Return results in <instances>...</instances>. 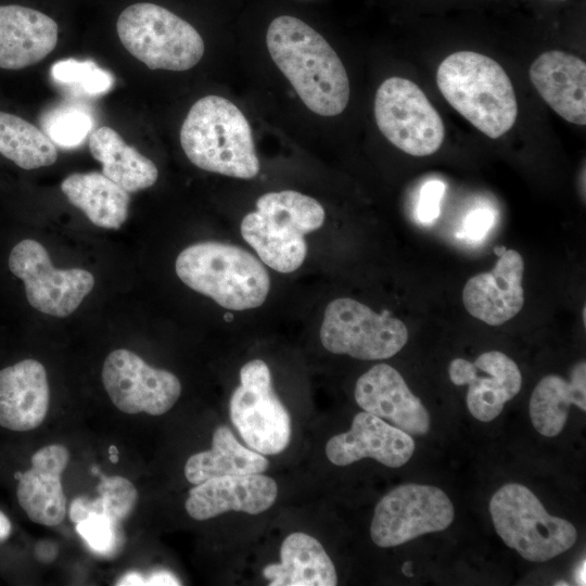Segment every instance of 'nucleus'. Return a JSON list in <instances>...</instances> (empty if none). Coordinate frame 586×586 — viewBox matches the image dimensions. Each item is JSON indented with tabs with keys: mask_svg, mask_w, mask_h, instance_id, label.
I'll return each mask as SVG.
<instances>
[{
	"mask_svg": "<svg viewBox=\"0 0 586 586\" xmlns=\"http://www.w3.org/2000/svg\"><path fill=\"white\" fill-rule=\"evenodd\" d=\"M266 44L307 109L327 117L346 109L351 92L347 72L317 30L297 17L281 15L270 23Z\"/></svg>",
	"mask_w": 586,
	"mask_h": 586,
	"instance_id": "obj_1",
	"label": "nucleus"
},
{
	"mask_svg": "<svg viewBox=\"0 0 586 586\" xmlns=\"http://www.w3.org/2000/svg\"><path fill=\"white\" fill-rule=\"evenodd\" d=\"M436 84L446 101L476 129L492 139L507 133L518 117L512 82L492 58L458 51L436 72Z\"/></svg>",
	"mask_w": 586,
	"mask_h": 586,
	"instance_id": "obj_2",
	"label": "nucleus"
},
{
	"mask_svg": "<svg viewBox=\"0 0 586 586\" xmlns=\"http://www.w3.org/2000/svg\"><path fill=\"white\" fill-rule=\"evenodd\" d=\"M180 144L189 161L206 171L240 179L259 173L250 123L226 98L211 94L191 106L180 129Z\"/></svg>",
	"mask_w": 586,
	"mask_h": 586,
	"instance_id": "obj_3",
	"label": "nucleus"
},
{
	"mask_svg": "<svg viewBox=\"0 0 586 586\" xmlns=\"http://www.w3.org/2000/svg\"><path fill=\"white\" fill-rule=\"evenodd\" d=\"M175 268L184 284L230 310L260 306L270 289L263 264L244 249L228 243L192 244L178 255Z\"/></svg>",
	"mask_w": 586,
	"mask_h": 586,
	"instance_id": "obj_4",
	"label": "nucleus"
},
{
	"mask_svg": "<svg viewBox=\"0 0 586 586\" xmlns=\"http://www.w3.org/2000/svg\"><path fill=\"white\" fill-rule=\"evenodd\" d=\"M326 218L322 205L294 190L268 192L256 201V211L241 222L243 239L270 268L288 273L305 260L304 235L319 229Z\"/></svg>",
	"mask_w": 586,
	"mask_h": 586,
	"instance_id": "obj_5",
	"label": "nucleus"
},
{
	"mask_svg": "<svg viewBox=\"0 0 586 586\" xmlns=\"http://www.w3.org/2000/svg\"><path fill=\"white\" fill-rule=\"evenodd\" d=\"M116 29L124 48L150 69L183 72L204 54L199 31L171 11L149 2L127 7Z\"/></svg>",
	"mask_w": 586,
	"mask_h": 586,
	"instance_id": "obj_6",
	"label": "nucleus"
},
{
	"mask_svg": "<svg viewBox=\"0 0 586 586\" xmlns=\"http://www.w3.org/2000/svg\"><path fill=\"white\" fill-rule=\"evenodd\" d=\"M489 513L504 543L531 562H545L569 550L576 542L574 525L550 515L524 485L501 486L489 501Z\"/></svg>",
	"mask_w": 586,
	"mask_h": 586,
	"instance_id": "obj_7",
	"label": "nucleus"
},
{
	"mask_svg": "<svg viewBox=\"0 0 586 586\" xmlns=\"http://www.w3.org/2000/svg\"><path fill=\"white\" fill-rule=\"evenodd\" d=\"M319 335L327 351L362 360L390 358L408 341L407 327L400 319L388 311L377 314L348 297L328 304Z\"/></svg>",
	"mask_w": 586,
	"mask_h": 586,
	"instance_id": "obj_8",
	"label": "nucleus"
},
{
	"mask_svg": "<svg viewBox=\"0 0 586 586\" xmlns=\"http://www.w3.org/2000/svg\"><path fill=\"white\" fill-rule=\"evenodd\" d=\"M379 130L396 148L412 156H428L442 145L445 128L438 112L411 80L385 79L374 97Z\"/></svg>",
	"mask_w": 586,
	"mask_h": 586,
	"instance_id": "obj_9",
	"label": "nucleus"
},
{
	"mask_svg": "<svg viewBox=\"0 0 586 586\" xmlns=\"http://www.w3.org/2000/svg\"><path fill=\"white\" fill-rule=\"evenodd\" d=\"M230 419L243 441L263 455L283 451L291 438L290 415L276 395L267 364L246 362L240 370V385L231 395Z\"/></svg>",
	"mask_w": 586,
	"mask_h": 586,
	"instance_id": "obj_10",
	"label": "nucleus"
},
{
	"mask_svg": "<svg viewBox=\"0 0 586 586\" xmlns=\"http://www.w3.org/2000/svg\"><path fill=\"white\" fill-rule=\"evenodd\" d=\"M453 520L454 506L441 488L405 484L378 502L370 536L379 547H395L426 533L441 532Z\"/></svg>",
	"mask_w": 586,
	"mask_h": 586,
	"instance_id": "obj_11",
	"label": "nucleus"
},
{
	"mask_svg": "<svg viewBox=\"0 0 586 586\" xmlns=\"http://www.w3.org/2000/svg\"><path fill=\"white\" fill-rule=\"evenodd\" d=\"M9 268L24 282L29 305L54 317L71 315L94 285L92 273L85 269H55L47 250L31 239L12 249Z\"/></svg>",
	"mask_w": 586,
	"mask_h": 586,
	"instance_id": "obj_12",
	"label": "nucleus"
},
{
	"mask_svg": "<svg viewBox=\"0 0 586 586\" xmlns=\"http://www.w3.org/2000/svg\"><path fill=\"white\" fill-rule=\"evenodd\" d=\"M101 377L114 406L128 415L161 416L173 408L181 394L180 381L174 373L153 368L124 348L106 356Z\"/></svg>",
	"mask_w": 586,
	"mask_h": 586,
	"instance_id": "obj_13",
	"label": "nucleus"
},
{
	"mask_svg": "<svg viewBox=\"0 0 586 586\" xmlns=\"http://www.w3.org/2000/svg\"><path fill=\"white\" fill-rule=\"evenodd\" d=\"M448 373L454 384L469 386L468 409L482 422L494 420L522 384L518 365L499 351L483 353L473 362L456 358L449 364Z\"/></svg>",
	"mask_w": 586,
	"mask_h": 586,
	"instance_id": "obj_14",
	"label": "nucleus"
},
{
	"mask_svg": "<svg viewBox=\"0 0 586 586\" xmlns=\"http://www.w3.org/2000/svg\"><path fill=\"white\" fill-rule=\"evenodd\" d=\"M356 403L409 435L430 430V415L409 390L400 373L386 364H378L359 377L355 385Z\"/></svg>",
	"mask_w": 586,
	"mask_h": 586,
	"instance_id": "obj_15",
	"label": "nucleus"
},
{
	"mask_svg": "<svg viewBox=\"0 0 586 586\" xmlns=\"http://www.w3.org/2000/svg\"><path fill=\"white\" fill-rule=\"evenodd\" d=\"M416 449L413 438L400 429L367 411L358 412L351 429L331 437L326 455L335 466L344 467L362 458H372L390 468H399Z\"/></svg>",
	"mask_w": 586,
	"mask_h": 586,
	"instance_id": "obj_16",
	"label": "nucleus"
},
{
	"mask_svg": "<svg viewBox=\"0 0 586 586\" xmlns=\"http://www.w3.org/2000/svg\"><path fill=\"white\" fill-rule=\"evenodd\" d=\"M524 260L515 250L505 251L488 272L466 283L462 301L468 313L489 324L500 326L515 317L524 305Z\"/></svg>",
	"mask_w": 586,
	"mask_h": 586,
	"instance_id": "obj_17",
	"label": "nucleus"
},
{
	"mask_svg": "<svg viewBox=\"0 0 586 586\" xmlns=\"http://www.w3.org/2000/svg\"><path fill=\"white\" fill-rule=\"evenodd\" d=\"M278 486L270 476L257 474L224 475L205 480L189 491L184 507L198 521L227 511L258 514L277 499Z\"/></svg>",
	"mask_w": 586,
	"mask_h": 586,
	"instance_id": "obj_18",
	"label": "nucleus"
},
{
	"mask_svg": "<svg viewBox=\"0 0 586 586\" xmlns=\"http://www.w3.org/2000/svg\"><path fill=\"white\" fill-rule=\"evenodd\" d=\"M69 461V451L62 444L38 449L30 468L21 473L16 497L21 508L35 523L55 526L66 514V497L61 476Z\"/></svg>",
	"mask_w": 586,
	"mask_h": 586,
	"instance_id": "obj_19",
	"label": "nucleus"
},
{
	"mask_svg": "<svg viewBox=\"0 0 586 586\" xmlns=\"http://www.w3.org/2000/svg\"><path fill=\"white\" fill-rule=\"evenodd\" d=\"M530 78L544 101L571 124H586V64L571 53L550 50L537 56Z\"/></svg>",
	"mask_w": 586,
	"mask_h": 586,
	"instance_id": "obj_20",
	"label": "nucleus"
},
{
	"mask_svg": "<svg viewBox=\"0 0 586 586\" xmlns=\"http://www.w3.org/2000/svg\"><path fill=\"white\" fill-rule=\"evenodd\" d=\"M49 384L43 365L24 359L0 370V425L16 432L38 428L48 413Z\"/></svg>",
	"mask_w": 586,
	"mask_h": 586,
	"instance_id": "obj_21",
	"label": "nucleus"
},
{
	"mask_svg": "<svg viewBox=\"0 0 586 586\" xmlns=\"http://www.w3.org/2000/svg\"><path fill=\"white\" fill-rule=\"evenodd\" d=\"M58 43V24L31 8L0 5V68L22 69L31 66Z\"/></svg>",
	"mask_w": 586,
	"mask_h": 586,
	"instance_id": "obj_22",
	"label": "nucleus"
},
{
	"mask_svg": "<svg viewBox=\"0 0 586 586\" xmlns=\"http://www.w3.org/2000/svg\"><path fill=\"white\" fill-rule=\"evenodd\" d=\"M279 563L264 568L269 586H334L337 575L322 545L313 536L294 532L280 548Z\"/></svg>",
	"mask_w": 586,
	"mask_h": 586,
	"instance_id": "obj_23",
	"label": "nucleus"
},
{
	"mask_svg": "<svg viewBox=\"0 0 586 586\" xmlns=\"http://www.w3.org/2000/svg\"><path fill=\"white\" fill-rule=\"evenodd\" d=\"M571 405L586 410L585 361L574 367L570 381L557 374H548L537 383L528 405L535 430L548 437L561 433Z\"/></svg>",
	"mask_w": 586,
	"mask_h": 586,
	"instance_id": "obj_24",
	"label": "nucleus"
},
{
	"mask_svg": "<svg viewBox=\"0 0 586 586\" xmlns=\"http://www.w3.org/2000/svg\"><path fill=\"white\" fill-rule=\"evenodd\" d=\"M61 190L98 227L118 229L127 218L129 192L102 173H74L62 181Z\"/></svg>",
	"mask_w": 586,
	"mask_h": 586,
	"instance_id": "obj_25",
	"label": "nucleus"
},
{
	"mask_svg": "<svg viewBox=\"0 0 586 586\" xmlns=\"http://www.w3.org/2000/svg\"><path fill=\"white\" fill-rule=\"evenodd\" d=\"M91 155L102 164V174L127 192L152 187L158 177L155 164L128 145L113 128L103 126L91 132Z\"/></svg>",
	"mask_w": 586,
	"mask_h": 586,
	"instance_id": "obj_26",
	"label": "nucleus"
},
{
	"mask_svg": "<svg viewBox=\"0 0 586 586\" xmlns=\"http://www.w3.org/2000/svg\"><path fill=\"white\" fill-rule=\"evenodd\" d=\"M269 461L263 454L241 445L227 425L213 433L212 447L192 455L184 464V476L191 484L224 475L263 473Z\"/></svg>",
	"mask_w": 586,
	"mask_h": 586,
	"instance_id": "obj_27",
	"label": "nucleus"
},
{
	"mask_svg": "<svg viewBox=\"0 0 586 586\" xmlns=\"http://www.w3.org/2000/svg\"><path fill=\"white\" fill-rule=\"evenodd\" d=\"M0 154L23 169L51 166L58 150L50 138L20 116L0 112Z\"/></svg>",
	"mask_w": 586,
	"mask_h": 586,
	"instance_id": "obj_28",
	"label": "nucleus"
},
{
	"mask_svg": "<svg viewBox=\"0 0 586 586\" xmlns=\"http://www.w3.org/2000/svg\"><path fill=\"white\" fill-rule=\"evenodd\" d=\"M97 474L100 476V496L92 500L85 497L73 500L69 508L71 520L77 523L92 511L103 512L116 522L125 520L132 512L138 499L135 485L120 475L106 476L100 471Z\"/></svg>",
	"mask_w": 586,
	"mask_h": 586,
	"instance_id": "obj_29",
	"label": "nucleus"
},
{
	"mask_svg": "<svg viewBox=\"0 0 586 586\" xmlns=\"http://www.w3.org/2000/svg\"><path fill=\"white\" fill-rule=\"evenodd\" d=\"M51 74L56 81L76 85L82 92L90 95L104 93L113 85L110 73L97 66L92 61L62 60L53 64Z\"/></svg>",
	"mask_w": 586,
	"mask_h": 586,
	"instance_id": "obj_30",
	"label": "nucleus"
},
{
	"mask_svg": "<svg viewBox=\"0 0 586 586\" xmlns=\"http://www.w3.org/2000/svg\"><path fill=\"white\" fill-rule=\"evenodd\" d=\"M46 135L53 143L63 148L79 145L92 128V118L76 107H63L51 112L44 118Z\"/></svg>",
	"mask_w": 586,
	"mask_h": 586,
	"instance_id": "obj_31",
	"label": "nucleus"
},
{
	"mask_svg": "<svg viewBox=\"0 0 586 586\" xmlns=\"http://www.w3.org/2000/svg\"><path fill=\"white\" fill-rule=\"evenodd\" d=\"M118 522L99 511L89 512L76 523V532L89 547L101 555L116 551L118 545Z\"/></svg>",
	"mask_w": 586,
	"mask_h": 586,
	"instance_id": "obj_32",
	"label": "nucleus"
},
{
	"mask_svg": "<svg viewBox=\"0 0 586 586\" xmlns=\"http://www.w3.org/2000/svg\"><path fill=\"white\" fill-rule=\"evenodd\" d=\"M445 184L440 180H430L420 190L417 216L423 224H430L440 215V203Z\"/></svg>",
	"mask_w": 586,
	"mask_h": 586,
	"instance_id": "obj_33",
	"label": "nucleus"
},
{
	"mask_svg": "<svg viewBox=\"0 0 586 586\" xmlns=\"http://www.w3.org/2000/svg\"><path fill=\"white\" fill-rule=\"evenodd\" d=\"M494 221L491 211L479 208L471 212L464 221V232L471 240H481L489 230Z\"/></svg>",
	"mask_w": 586,
	"mask_h": 586,
	"instance_id": "obj_34",
	"label": "nucleus"
},
{
	"mask_svg": "<svg viewBox=\"0 0 586 586\" xmlns=\"http://www.w3.org/2000/svg\"><path fill=\"white\" fill-rule=\"evenodd\" d=\"M179 581L169 572L158 571L145 578V585H179Z\"/></svg>",
	"mask_w": 586,
	"mask_h": 586,
	"instance_id": "obj_35",
	"label": "nucleus"
},
{
	"mask_svg": "<svg viewBox=\"0 0 586 586\" xmlns=\"http://www.w3.org/2000/svg\"><path fill=\"white\" fill-rule=\"evenodd\" d=\"M116 585L130 586V585H145V578L137 572H129L122 576Z\"/></svg>",
	"mask_w": 586,
	"mask_h": 586,
	"instance_id": "obj_36",
	"label": "nucleus"
},
{
	"mask_svg": "<svg viewBox=\"0 0 586 586\" xmlns=\"http://www.w3.org/2000/svg\"><path fill=\"white\" fill-rule=\"evenodd\" d=\"M12 532V524L9 518L0 511V543L7 540Z\"/></svg>",
	"mask_w": 586,
	"mask_h": 586,
	"instance_id": "obj_37",
	"label": "nucleus"
},
{
	"mask_svg": "<svg viewBox=\"0 0 586 586\" xmlns=\"http://www.w3.org/2000/svg\"><path fill=\"white\" fill-rule=\"evenodd\" d=\"M576 581L578 585H585V560L576 569Z\"/></svg>",
	"mask_w": 586,
	"mask_h": 586,
	"instance_id": "obj_38",
	"label": "nucleus"
},
{
	"mask_svg": "<svg viewBox=\"0 0 586 586\" xmlns=\"http://www.w3.org/2000/svg\"><path fill=\"white\" fill-rule=\"evenodd\" d=\"M403 572L405 573V575L407 576H412V573H411V563L410 562H406L404 565H403Z\"/></svg>",
	"mask_w": 586,
	"mask_h": 586,
	"instance_id": "obj_39",
	"label": "nucleus"
},
{
	"mask_svg": "<svg viewBox=\"0 0 586 586\" xmlns=\"http://www.w3.org/2000/svg\"><path fill=\"white\" fill-rule=\"evenodd\" d=\"M109 451H110V455H118V449L114 445L110 446Z\"/></svg>",
	"mask_w": 586,
	"mask_h": 586,
	"instance_id": "obj_40",
	"label": "nucleus"
},
{
	"mask_svg": "<svg viewBox=\"0 0 586 586\" xmlns=\"http://www.w3.org/2000/svg\"><path fill=\"white\" fill-rule=\"evenodd\" d=\"M224 318H225V320H226V321H228V322H229V321H231V320H232L233 316H232V314H231V313H226V314H225V316H224Z\"/></svg>",
	"mask_w": 586,
	"mask_h": 586,
	"instance_id": "obj_41",
	"label": "nucleus"
},
{
	"mask_svg": "<svg viewBox=\"0 0 586 586\" xmlns=\"http://www.w3.org/2000/svg\"><path fill=\"white\" fill-rule=\"evenodd\" d=\"M110 460L113 462V463H116L118 461V455H110Z\"/></svg>",
	"mask_w": 586,
	"mask_h": 586,
	"instance_id": "obj_42",
	"label": "nucleus"
},
{
	"mask_svg": "<svg viewBox=\"0 0 586 586\" xmlns=\"http://www.w3.org/2000/svg\"><path fill=\"white\" fill-rule=\"evenodd\" d=\"M556 585H569L568 583H556Z\"/></svg>",
	"mask_w": 586,
	"mask_h": 586,
	"instance_id": "obj_43",
	"label": "nucleus"
}]
</instances>
